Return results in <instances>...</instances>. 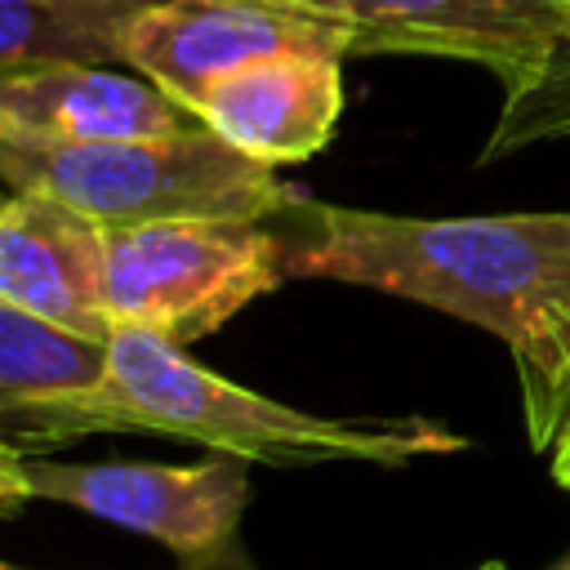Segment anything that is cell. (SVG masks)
<instances>
[{"mask_svg":"<svg viewBox=\"0 0 570 570\" xmlns=\"http://www.w3.org/2000/svg\"><path fill=\"white\" fill-rule=\"evenodd\" d=\"M285 276L396 294L503 338L525 432L543 450L570 410V214L401 218L298 196Z\"/></svg>","mask_w":570,"mask_h":570,"instance_id":"1","label":"cell"},{"mask_svg":"<svg viewBox=\"0 0 570 570\" xmlns=\"http://www.w3.org/2000/svg\"><path fill=\"white\" fill-rule=\"evenodd\" d=\"M0 419L22 423L31 441L58 445L89 432H169L254 463H374L405 468L414 459L454 454L468 436L432 419H321L249 392L178 343L142 325H111L107 370L80 392L4 401Z\"/></svg>","mask_w":570,"mask_h":570,"instance_id":"2","label":"cell"},{"mask_svg":"<svg viewBox=\"0 0 570 570\" xmlns=\"http://www.w3.org/2000/svg\"><path fill=\"white\" fill-rule=\"evenodd\" d=\"M0 183L45 191L102 227L165 218H281L303 196L272 165L236 151L200 120L156 138L45 142L0 134Z\"/></svg>","mask_w":570,"mask_h":570,"instance_id":"3","label":"cell"},{"mask_svg":"<svg viewBox=\"0 0 570 570\" xmlns=\"http://www.w3.org/2000/svg\"><path fill=\"white\" fill-rule=\"evenodd\" d=\"M281 281H289L285 240L254 218L107 227L102 303L111 325H142L178 347L223 330Z\"/></svg>","mask_w":570,"mask_h":570,"instance_id":"4","label":"cell"},{"mask_svg":"<svg viewBox=\"0 0 570 570\" xmlns=\"http://www.w3.org/2000/svg\"><path fill=\"white\" fill-rule=\"evenodd\" d=\"M249 459L214 450L200 463H27L36 499L165 543L191 570L240 566L236 530L249 503Z\"/></svg>","mask_w":570,"mask_h":570,"instance_id":"5","label":"cell"},{"mask_svg":"<svg viewBox=\"0 0 570 570\" xmlns=\"http://www.w3.org/2000/svg\"><path fill=\"white\" fill-rule=\"evenodd\" d=\"M334 18L352 53H414L481 62L503 80V98L534 85L552 49L570 36V0H281Z\"/></svg>","mask_w":570,"mask_h":570,"instance_id":"6","label":"cell"},{"mask_svg":"<svg viewBox=\"0 0 570 570\" xmlns=\"http://www.w3.org/2000/svg\"><path fill=\"white\" fill-rule=\"evenodd\" d=\"M281 53L347 58L352 36L334 18L281 0H165L142 4L120 45V62L183 107L218 76Z\"/></svg>","mask_w":570,"mask_h":570,"instance_id":"7","label":"cell"},{"mask_svg":"<svg viewBox=\"0 0 570 570\" xmlns=\"http://www.w3.org/2000/svg\"><path fill=\"white\" fill-rule=\"evenodd\" d=\"M343 58L281 53L236 67L191 98V116L236 151L281 169L316 156L343 111Z\"/></svg>","mask_w":570,"mask_h":570,"instance_id":"8","label":"cell"},{"mask_svg":"<svg viewBox=\"0 0 570 570\" xmlns=\"http://www.w3.org/2000/svg\"><path fill=\"white\" fill-rule=\"evenodd\" d=\"M102 263L107 227L76 205L45 191H13L0 205V294L27 312L85 338H107Z\"/></svg>","mask_w":570,"mask_h":570,"instance_id":"9","label":"cell"},{"mask_svg":"<svg viewBox=\"0 0 570 570\" xmlns=\"http://www.w3.org/2000/svg\"><path fill=\"white\" fill-rule=\"evenodd\" d=\"M196 125L147 76L111 71L107 62H31L0 71V134L45 142L156 138Z\"/></svg>","mask_w":570,"mask_h":570,"instance_id":"10","label":"cell"},{"mask_svg":"<svg viewBox=\"0 0 570 570\" xmlns=\"http://www.w3.org/2000/svg\"><path fill=\"white\" fill-rule=\"evenodd\" d=\"M138 0H0V71L31 62H116Z\"/></svg>","mask_w":570,"mask_h":570,"instance_id":"11","label":"cell"},{"mask_svg":"<svg viewBox=\"0 0 570 570\" xmlns=\"http://www.w3.org/2000/svg\"><path fill=\"white\" fill-rule=\"evenodd\" d=\"M107 370V338L62 330L0 294V405L80 392Z\"/></svg>","mask_w":570,"mask_h":570,"instance_id":"12","label":"cell"},{"mask_svg":"<svg viewBox=\"0 0 570 570\" xmlns=\"http://www.w3.org/2000/svg\"><path fill=\"white\" fill-rule=\"evenodd\" d=\"M566 134H570V36L552 49V58L534 76V85L503 98L499 125H494L490 142L481 147V160H499L517 147H530L543 138H566Z\"/></svg>","mask_w":570,"mask_h":570,"instance_id":"13","label":"cell"},{"mask_svg":"<svg viewBox=\"0 0 570 570\" xmlns=\"http://www.w3.org/2000/svg\"><path fill=\"white\" fill-rule=\"evenodd\" d=\"M27 499H36L31 490V472H27V459L18 454V445H9L0 436V517L18 512Z\"/></svg>","mask_w":570,"mask_h":570,"instance_id":"14","label":"cell"},{"mask_svg":"<svg viewBox=\"0 0 570 570\" xmlns=\"http://www.w3.org/2000/svg\"><path fill=\"white\" fill-rule=\"evenodd\" d=\"M552 476H557V485H561V490H570V414H566V423H561V432H557Z\"/></svg>","mask_w":570,"mask_h":570,"instance_id":"15","label":"cell"},{"mask_svg":"<svg viewBox=\"0 0 570 570\" xmlns=\"http://www.w3.org/2000/svg\"><path fill=\"white\" fill-rule=\"evenodd\" d=\"M476 570H503V566H499V561H485V566H476Z\"/></svg>","mask_w":570,"mask_h":570,"instance_id":"16","label":"cell"},{"mask_svg":"<svg viewBox=\"0 0 570 570\" xmlns=\"http://www.w3.org/2000/svg\"><path fill=\"white\" fill-rule=\"evenodd\" d=\"M552 570H570V557H566V561H561V566H552Z\"/></svg>","mask_w":570,"mask_h":570,"instance_id":"17","label":"cell"},{"mask_svg":"<svg viewBox=\"0 0 570 570\" xmlns=\"http://www.w3.org/2000/svg\"><path fill=\"white\" fill-rule=\"evenodd\" d=\"M0 570H18V566H4V561H0Z\"/></svg>","mask_w":570,"mask_h":570,"instance_id":"18","label":"cell"},{"mask_svg":"<svg viewBox=\"0 0 570 570\" xmlns=\"http://www.w3.org/2000/svg\"><path fill=\"white\" fill-rule=\"evenodd\" d=\"M0 205H4V200H0Z\"/></svg>","mask_w":570,"mask_h":570,"instance_id":"19","label":"cell"}]
</instances>
